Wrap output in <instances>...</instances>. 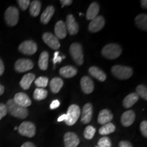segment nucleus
Wrapping results in <instances>:
<instances>
[{
  "label": "nucleus",
  "instance_id": "8",
  "mask_svg": "<svg viewBox=\"0 0 147 147\" xmlns=\"http://www.w3.org/2000/svg\"><path fill=\"white\" fill-rule=\"evenodd\" d=\"M18 50L24 55H32L36 53L38 46L36 42L32 40H27L22 42L18 47Z\"/></svg>",
  "mask_w": 147,
  "mask_h": 147
},
{
  "label": "nucleus",
  "instance_id": "3",
  "mask_svg": "<svg viewBox=\"0 0 147 147\" xmlns=\"http://www.w3.org/2000/svg\"><path fill=\"white\" fill-rule=\"evenodd\" d=\"M111 72L117 78L120 80H127L133 74V69L130 67L116 65L111 68Z\"/></svg>",
  "mask_w": 147,
  "mask_h": 147
},
{
  "label": "nucleus",
  "instance_id": "11",
  "mask_svg": "<svg viewBox=\"0 0 147 147\" xmlns=\"http://www.w3.org/2000/svg\"><path fill=\"white\" fill-rule=\"evenodd\" d=\"M104 25H105V19H104V18L102 16H97L95 18H93V20H91L88 29H89V32L92 33H96L102 30Z\"/></svg>",
  "mask_w": 147,
  "mask_h": 147
},
{
  "label": "nucleus",
  "instance_id": "40",
  "mask_svg": "<svg viewBox=\"0 0 147 147\" xmlns=\"http://www.w3.org/2000/svg\"><path fill=\"white\" fill-rule=\"evenodd\" d=\"M119 147H133L131 142H129V141L126 140H122L119 142Z\"/></svg>",
  "mask_w": 147,
  "mask_h": 147
},
{
  "label": "nucleus",
  "instance_id": "4",
  "mask_svg": "<svg viewBox=\"0 0 147 147\" xmlns=\"http://www.w3.org/2000/svg\"><path fill=\"white\" fill-rule=\"evenodd\" d=\"M80 108L76 104H72L67 109V112L66 115V118L65 120V123L69 126L74 125L78 121V119L80 117Z\"/></svg>",
  "mask_w": 147,
  "mask_h": 147
},
{
  "label": "nucleus",
  "instance_id": "22",
  "mask_svg": "<svg viewBox=\"0 0 147 147\" xmlns=\"http://www.w3.org/2000/svg\"><path fill=\"white\" fill-rule=\"evenodd\" d=\"M55 13V8L53 5H49L47 8L42 12L41 17H40V22L42 23L47 25L51 21V18Z\"/></svg>",
  "mask_w": 147,
  "mask_h": 147
},
{
  "label": "nucleus",
  "instance_id": "13",
  "mask_svg": "<svg viewBox=\"0 0 147 147\" xmlns=\"http://www.w3.org/2000/svg\"><path fill=\"white\" fill-rule=\"evenodd\" d=\"M80 142L78 136L73 132H67L64 135L65 147H77Z\"/></svg>",
  "mask_w": 147,
  "mask_h": 147
},
{
  "label": "nucleus",
  "instance_id": "46",
  "mask_svg": "<svg viewBox=\"0 0 147 147\" xmlns=\"http://www.w3.org/2000/svg\"><path fill=\"white\" fill-rule=\"evenodd\" d=\"M65 118H66V115L65 114H63V115H61L58 118V121L59 122H61V121H65Z\"/></svg>",
  "mask_w": 147,
  "mask_h": 147
},
{
  "label": "nucleus",
  "instance_id": "44",
  "mask_svg": "<svg viewBox=\"0 0 147 147\" xmlns=\"http://www.w3.org/2000/svg\"><path fill=\"white\" fill-rule=\"evenodd\" d=\"M141 5H142L143 9H146L147 8V1L146 0H142L140 1Z\"/></svg>",
  "mask_w": 147,
  "mask_h": 147
},
{
  "label": "nucleus",
  "instance_id": "14",
  "mask_svg": "<svg viewBox=\"0 0 147 147\" xmlns=\"http://www.w3.org/2000/svg\"><path fill=\"white\" fill-rule=\"evenodd\" d=\"M13 100L16 104L24 108L28 107L32 104V101L28 95L23 92H19V93H16L14 95Z\"/></svg>",
  "mask_w": 147,
  "mask_h": 147
},
{
  "label": "nucleus",
  "instance_id": "42",
  "mask_svg": "<svg viewBox=\"0 0 147 147\" xmlns=\"http://www.w3.org/2000/svg\"><path fill=\"white\" fill-rule=\"evenodd\" d=\"M4 64L3 63V61L0 58V76H1L4 72Z\"/></svg>",
  "mask_w": 147,
  "mask_h": 147
},
{
  "label": "nucleus",
  "instance_id": "1",
  "mask_svg": "<svg viewBox=\"0 0 147 147\" xmlns=\"http://www.w3.org/2000/svg\"><path fill=\"white\" fill-rule=\"evenodd\" d=\"M5 106L8 109V113L16 118L23 119L27 118L29 115V111L27 108L18 105L17 104H16L13 99H10L8 101H7Z\"/></svg>",
  "mask_w": 147,
  "mask_h": 147
},
{
  "label": "nucleus",
  "instance_id": "18",
  "mask_svg": "<svg viewBox=\"0 0 147 147\" xmlns=\"http://www.w3.org/2000/svg\"><path fill=\"white\" fill-rule=\"evenodd\" d=\"M113 115L110 110L104 109L101 110L97 117V121L101 125H105L113 120Z\"/></svg>",
  "mask_w": 147,
  "mask_h": 147
},
{
  "label": "nucleus",
  "instance_id": "10",
  "mask_svg": "<svg viewBox=\"0 0 147 147\" xmlns=\"http://www.w3.org/2000/svg\"><path fill=\"white\" fill-rule=\"evenodd\" d=\"M42 39L45 43L53 50H57L60 48V42L57 38L51 33H45L42 36Z\"/></svg>",
  "mask_w": 147,
  "mask_h": 147
},
{
  "label": "nucleus",
  "instance_id": "28",
  "mask_svg": "<svg viewBox=\"0 0 147 147\" xmlns=\"http://www.w3.org/2000/svg\"><path fill=\"white\" fill-rule=\"evenodd\" d=\"M49 55L47 51H44L40 55L39 61H38V65L40 69L42 70H47L49 65Z\"/></svg>",
  "mask_w": 147,
  "mask_h": 147
},
{
  "label": "nucleus",
  "instance_id": "6",
  "mask_svg": "<svg viewBox=\"0 0 147 147\" xmlns=\"http://www.w3.org/2000/svg\"><path fill=\"white\" fill-rule=\"evenodd\" d=\"M4 17L5 23L8 26H15L18 23L19 18V12L18 8L14 6H10L5 10Z\"/></svg>",
  "mask_w": 147,
  "mask_h": 147
},
{
  "label": "nucleus",
  "instance_id": "15",
  "mask_svg": "<svg viewBox=\"0 0 147 147\" xmlns=\"http://www.w3.org/2000/svg\"><path fill=\"white\" fill-rule=\"evenodd\" d=\"M93 116V106L91 103H87L83 106L80 121L82 123L87 124L91 121Z\"/></svg>",
  "mask_w": 147,
  "mask_h": 147
},
{
  "label": "nucleus",
  "instance_id": "23",
  "mask_svg": "<svg viewBox=\"0 0 147 147\" xmlns=\"http://www.w3.org/2000/svg\"><path fill=\"white\" fill-rule=\"evenodd\" d=\"M89 73L90 75L95 78L97 79L101 82L105 81L106 79V74L103 71L102 69H100L99 67H95V66H91L89 69Z\"/></svg>",
  "mask_w": 147,
  "mask_h": 147
},
{
  "label": "nucleus",
  "instance_id": "32",
  "mask_svg": "<svg viewBox=\"0 0 147 147\" xmlns=\"http://www.w3.org/2000/svg\"><path fill=\"white\" fill-rule=\"evenodd\" d=\"M35 84L38 88H45L49 84V78L47 77L40 76L35 80Z\"/></svg>",
  "mask_w": 147,
  "mask_h": 147
},
{
  "label": "nucleus",
  "instance_id": "21",
  "mask_svg": "<svg viewBox=\"0 0 147 147\" xmlns=\"http://www.w3.org/2000/svg\"><path fill=\"white\" fill-rule=\"evenodd\" d=\"M36 79V76L33 73H29L27 74L24 75L23 78L20 81V86H21L22 89L24 90H27L29 89L31 84L34 80Z\"/></svg>",
  "mask_w": 147,
  "mask_h": 147
},
{
  "label": "nucleus",
  "instance_id": "12",
  "mask_svg": "<svg viewBox=\"0 0 147 147\" xmlns=\"http://www.w3.org/2000/svg\"><path fill=\"white\" fill-rule=\"evenodd\" d=\"M66 29H67V32L71 36L76 35L78 32L79 26L78 24L75 20L74 16L72 14H69L66 17V23H65Z\"/></svg>",
  "mask_w": 147,
  "mask_h": 147
},
{
  "label": "nucleus",
  "instance_id": "45",
  "mask_svg": "<svg viewBox=\"0 0 147 147\" xmlns=\"http://www.w3.org/2000/svg\"><path fill=\"white\" fill-rule=\"evenodd\" d=\"M59 51H57V52H55L54 53V57H53V63H54L55 64L57 63V59L58 56H59Z\"/></svg>",
  "mask_w": 147,
  "mask_h": 147
},
{
  "label": "nucleus",
  "instance_id": "19",
  "mask_svg": "<svg viewBox=\"0 0 147 147\" xmlns=\"http://www.w3.org/2000/svg\"><path fill=\"white\" fill-rule=\"evenodd\" d=\"M55 36L57 39H63L67 36V29L65 23L63 21H59L55 27Z\"/></svg>",
  "mask_w": 147,
  "mask_h": 147
},
{
  "label": "nucleus",
  "instance_id": "48",
  "mask_svg": "<svg viewBox=\"0 0 147 147\" xmlns=\"http://www.w3.org/2000/svg\"><path fill=\"white\" fill-rule=\"evenodd\" d=\"M18 129L17 127H15V128H14V130H16V129Z\"/></svg>",
  "mask_w": 147,
  "mask_h": 147
},
{
  "label": "nucleus",
  "instance_id": "31",
  "mask_svg": "<svg viewBox=\"0 0 147 147\" xmlns=\"http://www.w3.org/2000/svg\"><path fill=\"white\" fill-rule=\"evenodd\" d=\"M48 91L42 88H37L34 92V98L37 101H41L47 98Z\"/></svg>",
  "mask_w": 147,
  "mask_h": 147
},
{
  "label": "nucleus",
  "instance_id": "38",
  "mask_svg": "<svg viewBox=\"0 0 147 147\" xmlns=\"http://www.w3.org/2000/svg\"><path fill=\"white\" fill-rule=\"evenodd\" d=\"M7 113H8V109L6 106L3 104H0V121L7 115Z\"/></svg>",
  "mask_w": 147,
  "mask_h": 147
},
{
  "label": "nucleus",
  "instance_id": "30",
  "mask_svg": "<svg viewBox=\"0 0 147 147\" xmlns=\"http://www.w3.org/2000/svg\"><path fill=\"white\" fill-rule=\"evenodd\" d=\"M116 127L115 125L112 123H108L107 124L103 125L102 127H101L99 129V133L101 135L105 136L108 135V134H112L115 131Z\"/></svg>",
  "mask_w": 147,
  "mask_h": 147
},
{
  "label": "nucleus",
  "instance_id": "16",
  "mask_svg": "<svg viewBox=\"0 0 147 147\" xmlns=\"http://www.w3.org/2000/svg\"><path fill=\"white\" fill-rule=\"evenodd\" d=\"M80 87L86 94H90L94 90V83L90 77L84 76L80 80Z\"/></svg>",
  "mask_w": 147,
  "mask_h": 147
},
{
  "label": "nucleus",
  "instance_id": "9",
  "mask_svg": "<svg viewBox=\"0 0 147 147\" xmlns=\"http://www.w3.org/2000/svg\"><path fill=\"white\" fill-rule=\"evenodd\" d=\"M34 64L32 60L29 59H19L14 64V68L18 72H25L34 67Z\"/></svg>",
  "mask_w": 147,
  "mask_h": 147
},
{
  "label": "nucleus",
  "instance_id": "49",
  "mask_svg": "<svg viewBox=\"0 0 147 147\" xmlns=\"http://www.w3.org/2000/svg\"><path fill=\"white\" fill-rule=\"evenodd\" d=\"M96 147H97V146H96Z\"/></svg>",
  "mask_w": 147,
  "mask_h": 147
},
{
  "label": "nucleus",
  "instance_id": "37",
  "mask_svg": "<svg viewBox=\"0 0 147 147\" xmlns=\"http://www.w3.org/2000/svg\"><path fill=\"white\" fill-rule=\"evenodd\" d=\"M140 131L143 135V136L147 137V121H144L140 123Z\"/></svg>",
  "mask_w": 147,
  "mask_h": 147
},
{
  "label": "nucleus",
  "instance_id": "5",
  "mask_svg": "<svg viewBox=\"0 0 147 147\" xmlns=\"http://www.w3.org/2000/svg\"><path fill=\"white\" fill-rule=\"evenodd\" d=\"M69 53L73 60L78 65H82L84 62V55L82 46L79 43L75 42L71 44L69 47Z\"/></svg>",
  "mask_w": 147,
  "mask_h": 147
},
{
  "label": "nucleus",
  "instance_id": "43",
  "mask_svg": "<svg viewBox=\"0 0 147 147\" xmlns=\"http://www.w3.org/2000/svg\"><path fill=\"white\" fill-rule=\"evenodd\" d=\"M21 147H36V146H35L32 142H27L24 143V144L21 146Z\"/></svg>",
  "mask_w": 147,
  "mask_h": 147
},
{
  "label": "nucleus",
  "instance_id": "20",
  "mask_svg": "<svg viewBox=\"0 0 147 147\" xmlns=\"http://www.w3.org/2000/svg\"><path fill=\"white\" fill-rule=\"evenodd\" d=\"M78 70L75 67L71 65H67L62 67L59 69V74L65 78H70L77 74Z\"/></svg>",
  "mask_w": 147,
  "mask_h": 147
},
{
  "label": "nucleus",
  "instance_id": "36",
  "mask_svg": "<svg viewBox=\"0 0 147 147\" xmlns=\"http://www.w3.org/2000/svg\"><path fill=\"white\" fill-rule=\"evenodd\" d=\"M17 2L22 10H26L30 4V1L29 0H18Z\"/></svg>",
  "mask_w": 147,
  "mask_h": 147
},
{
  "label": "nucleus",
  "instance_id": "2",
  "mask_svg": "<svg viewBox=\"0 0 147 147\" xmlns=\"http://www.w3.org/2000/svg\"><path fill=\"white\" fill-rule=\"evenodd\" d=\"M122 53V49L121 46L117 44H108L102 50V55L108 59H115L118 58Z\"/></svg>",
  "mask_w": 147,
  "mask_h": 147
},
{
  "label": "nucleus",
  "instance_id": "17",
  "mask_svg": "<svg viewBox=\"0 0 147 147\" xmlns=\"http://www.w3.org/2000/svg\"><path fill=\"white\" fill-rule=\"evenodd\" d=\"M136 115L133 110H129L125 112L121 116V124L125 127H129L135 121Z\"/></svg>",
  "mask_w": 147,
  "mask_h": 147
},
{
  "label": "nucleus",
  "instance_id": "47",
  "mask_svg": "<svg viewBox=\"0 0 147 147\" xmlns=\"http://www.w3.org/2000/svg\"><path fill=\"white\" fill-rule=\"evenodd\" d=\"M4 87L0 84V95H1L3 93H4Z\"/></svg>",
  "mask_w": 147,
  "mask_h": 147
},
{
  "label": "nucleus",
  "instance_id": "7",
  "mask_svg": "<svg viewBox=\"0 0 147 147\" xmlns=\"http://www.w3.org/2000/svg\"><path fill=\"white\" fill-rule=\"evenodd\" d=\"M18 131L21 135L28 138L34 137L36 134V129L35 125L32 122L25 121L20 125L18 127Z\"/></svg>",
  "mask_w": 147,
  "mask_h": 147
},
{
  "label": "nucleus",
  "instance_id": "34",
  "mask_svg": "<svg viewBox=\"0 0 147 147\" xmlns=\"http://www.w3.org/2000/svg\"><path fill=\"white\" fill-rule=\"evenodd\" d=\"M136 94L138 96H140L142 98L147 100V89L146 86L140 84L136 87Z\"/></svg>",
  "mask_w": 147,
  "mask_h": 147
},
{
  "label": "nucleus",
  "instance_id": "41",
  "mask_svg": "<svg viewBox=\"0 0 147 147\" xmlns=\"http://www.w3.org/2000/svg\"><path fill=\"white\" fill-rule=\"evenodd\" d=\"M61 3L62 7L66 6V5H69L72 3L73 1L71 0H61Z\"/></svg>",
  "mask_w": 147,
  "mask_h": 147
},
{
  "label": "nucleus",
  "instance_id": "35",
  "mask_svg": "<svg viewBox=\"0 0 147 147\" xmlns=\"http://www.w3.org/2000/svg\"><path fill=\"white\" fill-rule=\"evenodd\" d=\"M112 142L108 137H103L99 140L97 147H111Z\"/></svg>",
  "mask_w": 147,
  "mask_h": 147
},
{
  "label": "nucleus",
  "instance_id": "26",
  "mask_svg": "<svg viewBox=\"0 0 147 147\" xmlns=\"http://www.w3.org/2000/svg\"><path fill=\"white\" fill-rule=\"evenodd\" d=\"M50 88L51 91L53 93H57L59 92V91L63 87V81L61 78L59 77H56V78H53L50 82Z\"/></svg>",
  "mask_w": 147,
  "mask_h": 147
},
{
  "label": "nucleus",
  "instance_id": "39",
  "mask_svg": "<svg viewBox=\"0 0 147 147\" xmlns=\"http://www.w3.org/2000/svg\"><path fill=\"white\" fill-rule=\"evenodd\" d=\"M59 106H60L59 101L56 100L53 101L52 103H51V105H50V108L51 110H55V109H56V108H57Z\"/></svg>",
  "mask_w": 147,
  "mask_h": 147
},
{
  "label": "nucleus",
  "instance_id": "24",
  "mask_svg": "<svg viewBox=\"0 0 147 147\" xmlns=\"http://www.w3.org/2000/svg\"><path fill=\"white\" fill-rule=\"evenodd\" d=\"M99 12H100V5L96 2H93L88 8L86 14V18L87 20H93L97 16Z\"/></svg>",
  "mask_w": 147,
  "mask_h": 147
},
{
  "label": "nucleus",
  "instance_id": "29",
  "mask_svg": "<svg viewBox=\"0 0 147 147\" xmlns=\"http://www.w3.org/2000/svg\"><path fill=\"white\" fill-rule=\"evenodd\" d=\"M30 8H29V13L34 17H36L39 15L40 10H41L42 3L38 0H34L30 3Z\"/></svg>",
  "mask_w": 147,
  "mask_h": 147
},
{
  "label": "nucleus",
  "instance_id": "27",
  "mask_svg": "<svg viewBox=\"0 0 147 147\" xmlns=\"http://www.w3.org/2000/svg\"><path fill=\"white\" fill-rule=\"evenodd\" d=\"M135 23L138 28L143 31L147 30V15L146 14H140L135 18Z\"/></svg>",
  "mask_w": 147,
  "mask_h": 147
},
{
  "label": "nucleus",
  "instance_id": "33",
  "mask_svg": "<svg viewBox=\"0 0 147 147\" xmlns=\"http://www.w3.org/2000/svg\"><path fill=\"white\" fill-rule=\"evenodd\" d=\"M96 129L94 127L89 125L85 128L84 131V137L87 140H91L94 137Z\"/></svg>",
  "mask_w": 147,
  "mask_h": 147
},
{
  "label": "nucleus",
  "instance_id": "25",
  "mask_svg": "<svg viewBox=\"0 0 147 147\" xmlns=\"http://www.w3.org/2000/svg\"><path fill=\"white\" fill-rule=\"evenodd\" d=\"M139 96L136 93H131L125 97L123 101V106L125 108H129L138 101Z\"/></svg>",
  "mask_w": 147,
  "mask_h": 147
}]
</instances>
